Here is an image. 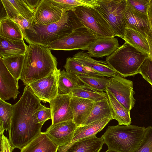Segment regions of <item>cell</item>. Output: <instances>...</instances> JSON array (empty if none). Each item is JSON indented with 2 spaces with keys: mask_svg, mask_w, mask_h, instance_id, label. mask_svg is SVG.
Wrapping results in <instances>:
<instances>
[{
  "mask_svg": "<svg viewBox=\"0 0 152 152\" xmlns=\"http://www.w3.org/2000/svg\"><path fill=\"white\" fill-rule=\"evenodd\" d=\"M40 101L28 88H24L19 100L13 105L9 139L14 149L21 150L41 132L37 113Z\"/></svg>",
  "mask_w": 152,
  "mask_h": 152,
  "instance_id": "6da1fadb",
  "label": "cell"
},
{
  "mask_svg": "<svg viewBox=\"0 0 152 152\" xmlns=\"http://www.w3.org/2000/svg\"><path fill=\"white\" fill-rule=\"evenodd\" d=\"M24 55L20 79L25 86L48 76L58 70L57 59L47 47L29 44Z\"/></svg>",
  "mask_w": 152,
  "mask_h": 152,
  "instance_id": "7a4b0ae2",
  "label": "cell"
},
{
  "mask_svg": "<svg viewBox=\"0 0 152 152\" xmlns=\"http://www.w3.org/2000/svg\"><path fill=\"white\" fill-rule=\"evenodd\" d=\"M33 25L36 32L25 30L23 33L24 39L29 44L47 47L53 42L67 36L75 30L85 27L73 11H64L60 19L56 22Z\"/></svg>",
  "mask_w": 152,
  "mask_h": 152,
  "instance_id": "3957f363",
  "label": "cell"
},
{
  "mask_svg": "<svg viewBox=\"0 0 152 152\" xmlns=\"http://www.w3.org/2000/svg\"><path fill=\"white\" fill-rule=\"evenodd\" d=\"M145 128L135 125L109 126L102 136L108 150L136 152L143 137Z\"/></svg>",
  "mask_w": 152,
  "mask_h": 152,
  "instance_id": "277c9868",
  "label": "cell"
},
{
  "mask_svg": "<svg viewBox=\"0 0 152 152\" xmlns=\"http://www.w3.org/2000/svg\"><path fill=\"white\" fill-rule=\"evenodd\" d=\"M149 56L125 42L106 58V62L120 76L124 77L139 74L140 67Z\"/></svg>",
  "mask_w": 152,
  "mask_h": 152,
  "instance_id": "5b68a950",
  "label": "cell"
},
{
  "mask_svg": "<svg viewBox=\"0 0 152 152\" xmlns=\"http://www.w3.org/2000/svg\"><path fill=\"white\" fill-rule=\"evenodd\" d=\"M99 5L94 8L107 21L115 37L124 38L126 25L123 12L126 7V0H98Z\"/></svg>",
  "mask_w": 152,
  "mask_h": 152,
  "instance_id": "8992f818",
  "label": "cell"
},
{
  "mask_svg": "<svg viewBox=\"0 0 152 152\" xmlns=\"http://www.w3.org/2000/svg\"><path fill=\"white\" fill-rule=\"evenodd\" d=\"M73 12L84 26L93 32L97 38L115 37L109 24L94 8L80 6L76 7Z\"/></svg>",
  "mask_w": 152,
  "mask_h": 152,
  "instance_id": "52a82bcc",
  "label": "cell"
},
{
  "mask_svg": "<svg viewBox=\"0 0 152 152\" xmlns=\"http://www.w3.org/2000/svg\"><path fill=\"white\" fill-rule=\"evenodd\" d=\"M97 38L93 32L83 27L75 30L67 36L53 42L47 47L54 50H86Z\"/></svg>",
  "mask_w": 152,
  "mask_h": 152,
  "instance_id": "ba28073f",
  "label": "cell"
},
{
  "mask_svg": "<svg viewBox=\"0 0 152 152\" xmlns=\"http://www.w3.org/2000/svg\"><path fill=\"white\" fill-rule=\"evenodd\" d=\"M133 82L119 75L109 78L107 89L116 99L127 110L130 111L134 107L136 100Z\"/></svg>",
  "mask_w": 152,
  "mask_h": 152,
  "instance_id": "9c48e42d",
  "label": "cell"
},
{
  "mask_svg": "<svg viewBox=\"0 0 152 152\" xmlns=\"http://www.w3.org/2000/svg\"><path fill=\"white\" fill-rule=\"evenodd\" d=\"M60 69L45 77L30 83L28 86L34 94L43 102H48L58 94V79Z\"/></svg>",
  "mask_w": 152,
  "mask_h": 152,
  "instance_id": "30bf717a",
  "label": "cell"
},
{
  "mask_svg": "<svg viewBox=\"0 0 152 152\" xmlns=\"http://www.w3.org/2000/svg\"><path fill=\"white\" fill-rule=\"evenodd\" d=\"M123 14L126 28H131L146 38L149 42L151 53H152V34L147 15L134 10L127 5Z\"/></svg>",
  "mask_w": 152,
  "mask_h": 152,
  "instance_id": "8fae6325",
  "label": "cell"
},
{
  "mask_svg": "<svg viewBox=\"0 0 152 152\" xmlns=\"http://www.w3.org/2000/svg\"><path fill=\"white\" fill-rule=\"evenodd\" d=\"M77 127L73 121H68L51 124L45 133L58 148L71 142Z\"/></svg>",
  "mask_w": 152,
  "mask_h": 152,
  "instance_id": "7c38bea8",
  "label": "cell"
},
{
  "mask_svg": "<svg viewBox=\"0 0 152 152\" xmlns=\"http://www.w3.org/2000/svg\"><path fill=\"white\" fill-rule=\"evenodd\" d=\"M70 94L59 95L49 103L52 113V124L73 121Z\"/></svg>",
  "mask_w": 152,
  "mask_h": 152,
  "instance_id": "4fadbf2b",
  "label": "cell"
},
{
  "mask_svg": "<svg viewBox=\"0 0 152 152\" xmlns=\"http://www.w3.org/2000/svg\"><path fill=\"white\" fill-rule=\"evenodd\" d=\"M63 11L48 0H42L35 12L33 24L46 25L58 21Z\"/></svg>",
  "mask_w": 152,
  "mask_h": 152,
  "instance_id": "5bb4252c",
  "label": "cell"
},
{
  "mask_svg": "<svg viewBox=\"0 0 152 152\" xmlns=\"http://www.w3.org/2000/svg\"><path fill=\"white\" fill-rule=\"evenodd\" d=\"M18 81L10 73L0 58V99L14 100L20 93Z\"/></svg>",
  "mask_w": 152,
  "mask_h": 152,
  "instance_id": "9a60e30c",
  "label": "cell"
},
{
  "mask_svg": "<svg viewBox=\"0 0 152 152\" xmlns=\"http://www.w3.org/2000/svg\"><path fill=\"white\" fill-rule=\"evenodd\" d=\"M94 135L59 147L58 152H99L104 143L102 138Z\"/></svg>",
  "mask_w": 152,
  "mask_h": 152,
  "instance_id": "2e32d148",
  "label": "cell"
},
{
  "mask_svg": "<svg viewBox=\"0 0 152 152\" xmlns=\"http://www.w3.org/2000/svg\"><path fill=\"white\" fill-rule=\"evenodd\" d=\"M94 102L88 99L71 96L70 104L73 115V121L77 127L85 125Z\"/></svg>",
  "mask_w": 152,
  "mask_h": 152,
  "instance_id": "e0dca14e",
  "label": "cell"
},
{
  "mask_svg": "<svg viewBox=\"0 0 152 152\" xmlns=\"http://www.w3.org/2000/svg\"><path fill=\"white\" fill-rule=\"evenodd\" d=\"M72 57L84 66L103 76L110 78L118 75L106 61L95 60L88 52L79 51L74 55Z\"/></svg>",
  "mask_w": 152,
  "mask_h": 152,
  "instance_id": "ac0fdd59",
  "label": "cell"
},
{
  "mask_svg": "<svg viewBox=\"0 0 152 152\" xmlns=\"http://www.w3.org/2000/svg\"><path fill=\"white\" fill-rule=\"evenodd\" d=\"M120 46L117 38H97L89 45L87 50L91 57L102 58L110 55Z\"/></svg>",
  "mask_w": 152,
  "mask_h": 152,
  "instance_id": "d6986e66",
  "label": "cell"
},
{
  "mask_svg": "<svg viewBox=\"0 0 152 152\" xmlns=\"http://www.w3.org/2000/svg\"><path fill=\"white\" fill-rule=\"evenodd\" d=\"M6 10L8 17L13 20L18 15L29 19L33 17L34 12L25 0H1Z\"/></svg>",
  "mask_w": 152,
  "mask_h": 152,
  "instance_id": "ffe728a7",
  "label": "cell"
},
{
  "mask_svg": "<svg viewBox=\"0 0 152 152\" xmlns=\"http://www.w3.org/2000/svg\"><path fill=\"white\" fill-rule=\"evenodd\" d=\"M57 83L59 95L70 94L72 90L85 86L76 75L64 69L59 72Z\"/></svg>",
  "mask_w": 152,
  "mask_h": 152,
  "instance_id": "44dd1931",
  "label": "cell"
},
{
  "mask_svg": "<svg viewBox=\"0 0 152 152\" xmlns=\"http://www.w3.org/2000/svg\"><path fill=\"white\" fill-rule=\"evenodd\" d=\"M58 148L45 132H41L20 152H57Z\"/></svg>",
  "mask_w": 152,
  "mask_h": 152,
  "instance_id": "7402d4cb",
  "label": "cell"
},
{
  "mask_svg": "<svg viewBox=\"0 0 152 152\" xmlns=\"http://www.w3.org/2000/svg\"><path fill=\"white\" fill-rule=\"evenodd\" d=\"M28 47L23 39L13 40L0 36V58L24 55Z\"/></svg>",
  "mask_w": 152,
  "mask_h": 152,
  "instance_id": "603a6c76",
  "label": "cell"
},
{
  "mask_svg": "<svg viewBox=\"0 0 152 152\" xmlns=\"http://www.w3.org/2000/svg\"><path fill=\"white\" fill-rule=\"evenodd\" d=\"M113 113V119L117 120L120 125H129L132 123L130 111L127 110L115 98L107 88L105 91Z\"/></svg>",
  "mask_w": 152,
  "mask_h": 152,
  "instance_id": "cb8c5ba5",
  "label": "cell"
},
{
  "mask_svg": "<svg viewBox=\"0 0 152 152\" xmlns=\"http://www.w3.org/2000/svg\"><path fill=\"white\" fill-rule=\"evenodd\" d=\"M111 118H104L94 122L88 125L77 127L75 131L71 142L94 135L101 131Z\"/></svg>",
  "mask_w": 152,
  "mask_h": 152,
  "instance_id": "d4e9b609",
  "label": "cell"
},
{
  "mask_svg": "<svg viewBox=\"0 0 152 152\" xmlns=\"http://www.w3.org/2000/svg\"><path fill=\"white\" fill-rule=\"evenodd\" d=\"M113 111L110 105L107 97L94 102L91 112L85 124L88 125L96 121L104 118L113 119Z\"/></svg>",
  "mask_w": 152,
  "mask_h": 152,
  "instance_id": "484cf974",
  "label": "cell"
},
{
  "mask_svg": "<svg viewBox=\"0 0 152 152\" xmlns=\"http://www.w3.org/2000/svg\"><path fill=\"white\" fill-rule=\"evenodd\" d=\"M123 39L138 50L150 56L151 50L149 42L146 38L139 33L126 28Z\"/></svg>",
  "mask_w": 152,
  "mask_h": 152,
  "instance_id": "4316f807",
  "label": "cell"
},
{
  "mask_svg": "<svg viewBox=\"0 0 152 152\" xmlns=\"http://www.w3.org/2000/svg\"><path fill=\"white\" fill-rule=\"evenodd\" d=\"M0 36L13 40L23 39L22 31L18 24L7 18L0 21Z\"/></svg>",
  "mask_w": 152,
  "mask_h": 152,
  "instance_id": "83f0119b",
  "label": "cell"
},
{
  "mask_svg": "<svg viewBox=\"0 0 152 152\" xmlns=\"http://www.w3.org/2000/svg\"><path fill=\"white\" fill-rule=\"evenodd\" d=\"M55 6L64 11H74L79 6L94 8L99 5L98 0H48Z\"/></svg>",
  "mask_w": 152,
  "mask_h": 152,
  "instance_id": "f1b7e54d",
  "label": "cell"
},
{
  "mask_svg": "<svg viewBox=\"0 0 152 152\" xmlns=\"http://www.w3.org/2000/svg\"><path fill=\"white\" fill-rule=\"evenodd\" d=\"M24 56V55H21L1 58L8 71L18 81L22 72Z\"/></svg>",
  "mask_w": 152,
  "mask_h": 152,
  "instance_id": "f546056e",
  "label": "cell"
},
{
  "mask_svg": "<svg viewBox=\"0 0 152 152\" xmlns=\"http://www.w3.org/2000/svg\"><path fill=\"white\" fill-rule=\"evenodd\" d=\"M84 85L94 90L102 92L107 88L109 78L104 76L77 75Z\"/></svg>",
  "mask_w": 152,
  "mask_h": 152,
  "instance_id": "4dcf8cb0",
  "label": "cell"
},
{
  "mask_svg": "<svg viewBox=\"0 0 152 152\" xmlns=\"http://www.w3.org/2000/svg\"><path fill=\"white\" fill-rule=\"evenodd\" d=\"M65 71L76 75H86L102 76L101 74L84 66L73 57H69L64 66Z\"/></svg>",
  "mask_w": 152,
  "mask_h": 152,
  "instance_id": "1f68e13d",
  "label": "cell"
},
{
  "mask_svg": "<svg viewBox=\"0 0 152 152\" xmlns=\"http://www.w3.org/2000/svg\"><path fill=\"white\" fill-rule=\"evenodd\" d=\"M70 94L71 96L86 99L94 102L102 100L107 98L106 93L98 91L85 86L72 90Z\"/></svg>",
  "mask_w": 152,
  "mask_h": 152,
  "instance_id": "d6a6232c",
  "label": "cell"
},
{
  "mask_svg": "<svg viewBox=\"0 0 152 152\" xmlns=\"http://www.w3.org/2000/svg\"><path fill=\"white\" fill-rule=\"evenodd\" d=\"M13 107V105L0 99V134L10 129Z\"/></svg>",
  "mask_w": 152,
  "mask_h": 152,
  "instance_id": "836d02e7",
  "label": "cell"
},
{
  "mask_svg": "<svg viewBox=\"0 0 152 152\" xmlns=\"http://www.w3.org/2000/svg\"><path fill=\"white\" fill-rule=\"evenodd\" d=\"M136 152H152V126L145 128L142 140Z\"/></svg>",
  "mask_w": 152,
  "mask_h": 152,
  "instance_id": "e575fe53",
  "label": "cell"
},
{
  "mask_svg": "<svg viewBox=\"0 0 152 152\" xmlns=\"http://www.w3.org/2000/svg\"><path fill=\"white\" fill-rule=\"evenodd\" d=\"M139 74L148 82L152 87V59L149 56L141 66Z\"/></svg>",
  "mask_w": 152,
  "mask_h": 152,
  "instance_id": "d590c367",
  "label": "cell"
},
{
  "mask_svg": "<svg viewBox=\"0 0 152 152\" xmlns=\"http://www.w3.org/2000/svg\"><path fill=\"white\" fill-rule=\"evenodd\" d=\"M126 5L134 10L146 15L149 0H126Z\"/></svg>",
  "mask_w": 152,
  "mask_h": 152,
  "instance_id": "8d00e7d4",
  "label": "cell"
},
{
  "mask_svg": "<svg viewBox=\"0 0 152 152\" xmlns=\"http://www.w3.org/2000/svg\"><path fill=\"white\" fill-rule=\"evenodd\" d=\"M12 20L16 23L19 25L23 34L25 30H28L34 33L36 32L33 27V17L29 19H26L21 16L18 15Z\"/></svg>",
  "mask_w": 152,
  "mask_h": 152,
  "instance_id": "74e56055",
  "label": "cell"
},
{
  "mask_svg": "<svg viewBox=\"0 0 152 152\" xmlns=\"http://www.w3.org/2000/svg\"><path fill=\"white\" fill-rule=\"evenodd\" d=\"M36 116L38 123L43 125L47 120L51 119L50 108L47 107L41 104L37 111Z\"/></svg>",
  "mask_w": 152,
  "mask_h": 152,
  "instance_id": "f35d334b",
  "label": "cell"
},
{
  "mask_svg": "<svg viewBox=\"0 0 152 152\" xmlns=\"http://www.w3.org/2000/svg\"><path fill=\"white\" fill-rule=\"evenodd\" d=\"M0 134V152H12L14 149L9 139L5 136L4 133Z\"/></svg>",
  "mask_w": 152,
  "mask_h": 152,
  "instance_id": "ab89813d",
  "label": "cell"
},
{
  "mask_svg": "<svg viewBox=\"0 0 152 152\" xmlns=\"http://www.w3.org/2000/svg\"><path fill=\"white\" fill-rule=\"evenodd\" d=\"M146 15L152 34V0H149Z\"/></svg>",
  "mask_w": 152,
  "mask_h": 152,
  "instance_id": "60d3db41",
  "label": "cell"
},
{
  "mask_svg": "<svg viewBox=\"0 0 152 152\" xmlns=\"http://www.w3.org/2000/svg\"><path fill=\"white\" fill-rule=\"evenodd\" d=\"M42 0H25L29 7L35 12Z\"/></svg>",
  "mask_w": 152,
  "mask_h": 152,
  "instance_id": "b9f144b4",
  "label": "cell"
},
{
  "mask_svg": "<svg viewBox=\"0 0 152 152\" xmlns=\"http://www.w3.org/2000/svg\"><path fill=\"white\" fill-rule=\"evenodd\" d=\"M0 21L6 19L8 17L7 15L1 0H0Z\"/></svg>",
  "mask_w": 152,
  "mask_h": 152,
  "instance_id": "7bdbcfd3",
  "label": "cell"
},
{
  "mask_svg": "<svg viewBox=\"0 0 152 152\" xmlns=\"http://www.w3.org/2000/svg\"><path fill=\"white\" fill-rule=\"evenodd\" d=\"M105 152H116L114 151H111V150H108L107 151H106Z\"/></svg>",
  "mask_w": 152,
  "mask_h": 152,
  "instance_id": "ee69618b",
  "label": "cell"
},
{
  "mask_svg": "<svg viewBox=\"0 0 152 152\" xmlns=\"http://www.w3.org/2000/svg\"><path fill=\"white\" fill-rule=\"evenodd\" d=\"M149 56L152 57V53L150 54Z\"/></svg>",
  "mask_w": 152,
  "mask_h": 152,
  "instance_id": "f6af8a7d",
  "label": "cell"
},
{
  "mask_svg": "<svg viewBox=\"0 0 152 152\" xmlns=\"http://www.w3.org/2000/svg\"><path fill=\"white\" fill-rule=\"evenodd\" d=\"M150 58H151V59H152V57H151V56H150Z\"/></svg>",
  "mask_w": 152,
  "mask_h": 152,
  "instance_id": "bcb514c9",
  "label": "cell"
}]
</instances>
